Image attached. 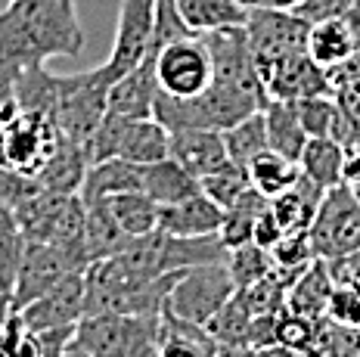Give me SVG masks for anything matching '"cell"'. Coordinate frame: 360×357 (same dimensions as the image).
<instances>
[{
	"label": "cell",
	"mask_w": 360,
	"mask_h": 357,
	"mask_svg": "<svg viewBox=\"0 0 360 357\" xmlns=\"http://www.w3.org/2000/svg\"><path fill=\"white\" fill-rule=\"evenodd\" d=\"M84 28L75 0H10L0 6V72L16 75L56 56H81Z\"/></svg>",
	"instance_id": "obj_1"
},
{
	"label": "cell",
	"mask_w": 360,
	"mask_h": 357,
	"mask_svg": "<svg viewBox=\"0 0 360 357\" xmlns=\"http://www.w3.org/2000/svg\"><path fill=\"white\" fill-rule=\"evenodd\" d=\"M162 314H84L75 326L72 345L90 357H153L159 348Z\"/></svg>",
	"instance_id": "obj_2"
},
{
	"label": "cell",
	"mask_w": 360,
	"mask_h": 357,
	"mask_svg": "<svg viewBox=\"0 0 360 357\" xmlns=\"http://www.w3.org/2000/svg\"><path fill=\"white\" fill-rule=\"evenodd\" d=\"M109 87L112 78L103 72V65L78 75H56V124L63 137L87 146L109 112Z\"/></svg>",
	"instance_id": "obj_3"
},
{
	"label": "cell",
	"mask_w": 360,
	"mask_h": 357,
	"mask_svg": "<svg viewBox=\"0 0 360 357\" xmlns=\"http://www.w3.org/2000/svg\"><path fill=\"white\" fill-rule=\"evenodd\" d=\"M307 233H311L314 255L323 261L360 249V199L354 187L335 183L333 190H326Z\"/></svg>",
	"instance_id": "obj_4"
},
{
	"label": "cell",
	"mask_w": 360,
	"mask_h": 357,
	"mask_svg": "<svg viewBox=\"0 0 360 357\" xmlns=\"http://www.w3.org/2000/svg\"><path fill=\"white\" fill-rule=\"evenodd\" d=\"M233 292H236V283L230 277L227 261L196 264V267H186L174 280L165 308L184 320L208 326V320L230 301Z\"/></svg>",
	"instance_id": "obj_5"
},
{
	"label": "cell",
	"mask_w": 360,
	"mask_h": 357,
	"mask_svg": "<svg viewBox=\"0 0 360 357\" xmlns=\"http://www.w3.org/2000/svg\"><path fill=\"white\" fill-rule=\"evenodd\" d=\"M155 75H159V87L168 96H199L212 84L214 65L208 44L202 34H186V38L168 41L165 47L155 50Z\"/></svg>",
	"instance_id": "obj_6"
},
{
	"label": "cell",
	"mask_w": 360,
	"mask_h": 357,
	"mask_svg": "<svg viewBox=\"0 0 360 357\" xmlns=\"http://www.w3.org/2000/svg\"><path fill=\"white\" fill-rule=\"evenodd\" d=\"M155 41V0H122L115 22V38H112L109 59L103 63V72L118 81L131 69L149 56Z\"/></svg>",
	"instance_id": "obj_7"
},
{
	"label": "cell",
	"mask_w": 360,
	"mask_h": 357,
	"mask_svg": "<svg viewBox=\"0 0 360 357\" xmlns=\"http://www.w3.org/2000/svg\"><path fill=\"white\" fill-rule=\"evenodd\" d=\"M84 267L87 264L78 252H69L56 242H25L19 273H16V286H13V295H10L13 311L25 308L28 301L44 295L63 277H69L72 271H84Z\"/></svg>",
	"instance_id": "obj_8"
},
{
	"label": "cell",
	"mask_w": 360,
	"mask_h": 357,
	"mask_svg": "<svg viewBox=\"0 0 360 357\" xmlns=\"http://www.w3.org/2000/svg\"><path fill=\"white\" fill-rule=\"evenodd\" d=\"M255 65H258L267 100L295 103V100H304V96L333 93L329 72L320 63H314L307 50L286 53V56H270V59H255Z\"/></svg>",
	"instance_id": "obj_9"
},
{
	"label": "cell",
	"mask_w": 360,
	"mask_h": 357,
	"mask_svg": "<svg viewBox=\"0 0 360 357\" xmlns=\"http://www.w3.org/2000/svg\"><path fill=\"white\" fill-rule=\"evenodd\" d=\"M245 34H249L255 59L270 56H286L307 50V34L311 25L298 19L292 10H261L249 6V19H245Z\"/></svg>",
	"instance_id": "obj_10"
},
{
	"label": "cell",
	"mask_w": 360,
	"mask_h": 357,
	"mask_svg": "<svg viewBox=\"0 0 360 357\" xmlns=\"http://www.w3.org/2000/svg\"><path fill=\"white\" fill-rule=\"evenodd\" d=\"M22 320L34 330H65L78 326V320L87 314V292H84V271H72L56 286H50L44 295L19 308Z\"/></svg>",
	"instance_id": "obj_11"
},
{
	"label": "cell",
	"mask_w": 360,
	"mask_h": 357,
	"mask_svg": "<svg viewBox=\"0 0 360 357\" xmlns=\"http://www.w3.org/2000/svg\"><path fill=\"white\" fill-rule=\"evenodd\" d=\"M159 75H155V47L137 69L112 81L109 87V112L124 118H153L155 100H159Z\"/></svg>",
	"instance_id": "obj_12"
},
{
	"label": "cell",
	"mask_w": 360,
	"mask_h": 357,
	"mask_svg": "<svg viewBox=\"0 0 360 357\" xmlns=\"http://www.w3.org/2000/svg\"><path fill=\"white\" fill-rule=\"evenodd\" d=\"M75 339V326L65 330H34L19 311L0 326V357H63Z\"/></svg>",
	"instance_id": "obj_13"
},
{
	"label": "cell",
	"mask_w": 360,
	"mask_h": 357,
	"mask_svg": "<svg viewBox=\"0 0 360 357\" xmlns=\"http://www.w3.org/2000/svg\"><path fill=\"white\" fill-rule=\"evenodd\" d=\"M221 221L224 205H217L205 193L159 208V230L174 236H212L221 230Z\"/></svg>",
	"instance_id": "obj_14"
},
{
	"label": "cell",
	"mask_w": 360,
	"mask_h": 357,
	"mask_svg": "<svg viewBox=\"0 0 360 357\" xmlns=\"http://www.w3.org/2000/svg\"><path fill=\"white\" fill-rule=\"evenodd\" d=\"M171 159L180 162L190 174L205 177L208 171L227 162V146H224L221 131L208 128H180L171 131Z\"/></svg>",
	"instance_id": "obj_15"
},
{
	"label": "cell",
	"mask_w": 360,
	"mask_h": 357,
	"mask_svg": "<svg viewBox=\"0 0 360 357\" xmlns=\"http://www.w3.org/2000/svg\"><path fill=\"white\" fill-rule=\"evenodd\" d=\"M168 152H171V131L159 118H124L122 134H118L115 159L153 165V162L168 159Z\"/></svg>",
	"instance_id": "obj_16"
},
{
	"label": "cell",
	"mask_w": 360,
	"mask_h": 357,
	"mask_svg": "<svg viewBox=\"0 0 360 357\" xmlns=\"http://www.w3.org/2000/svg\"><path fill=\"white\" fill-rule=\"evenodd\" d=\"M217 351H221V342L208 332V326L171 314L168 308L162 311L155 357H217Z\"/></svg>",
	"instance_id": "obj_17"
},
{
	"label": "cell",
	"mask_w": 360,
	"mask_h": 357,
	"mask_svg": "<svg viewBox=\"0 0 360 357\" xmlns=\"http://www.w3.org/2000/svg\"><path fill=\"white\" fill-rule=\"evenodd\" d=\"M333 289H335V283H333V273H329L326 261L323 258H314V261L292 280V286L286 292V311L311 317V320H323L329 299H333Z\"/></svg>",
	"instance_id": "obj_18"
},
{
	"label": "cell",
	"mask_w": 360,
	"mask_h": 357,
	"mask_svg": "<svg viewBox=\"0 0 360 357\" xmlns=\"http://www.w3.org/2000/svg\"><path fill=\"white\" fill-rule=\"evenodd\" d=\"M87 168H90L87 146L63 137L53 155L37 171L34 181L41 183V190H50V193H78L87 177Z\"/></svg>",
	"instance_id": "obj_19"
},
{
	"label": "cell",
	"mask_w": 360,
	"mask_h": 357,
	"mask_svg": "<svg viewBox=\"0 0 360 357\" xmlns=\"http://www.w3.org/2000/svg\"><path fill=\"white\" fill-rule=\"evenodd\" d=\"M131 190H143V165L127 159H106L87 168L78 196L84 202H100V199H112Z\"/></svg>",
	"instance_id": "obj_20"
},
{
	"label": "cell",
	"mask_w": 360,
	"mask_h": 357,
	"mask_svg": "<svg viewBox=\"0 0 360 357\" xmlns=\"http://www.w3.org/2000/svg\"><path fill=\"white\" fill-rule=\"evenodd\" d=\"M87 218H84V258L90 261H100V258L118 255L127 245L134 242V236H127L118 221L112 218L106 202H84Z\"/></svg>",
	"instance_id": "obj_21"
},
{
	"label": "cell",
	"mask_w": 360,
	"mask_h": 357,
	"mask_svg": "<svg viewBox=\"0 0 360 357\" xmlns=\"http://www.w3.org/2000/svg\"><path fill=\"white\" fill-rule=\"evenodd\" d=\"M177 13L193 34L245 25V19H249L245 0H177Z\"/></svg>",
	"instance_id": "obj_22"
},
{
	"label": "cell",
	"mask_w": 360,
	"mask_h": 357,
	"mask_svg": "<svg viewBox=\"0 0 360 357\" xmlns=\"http://www.w3.org/2000/svg\"><path fill=\"white\" fill-rule=\"evenodd\" d=\"M143 193L153 196L159 205H171L180 202V199H190L202 193V183L196 174H190L180 162L168 159L153 162V165H143Z\"/></svg>",
	"instance_id": "obj_23"
},
{
	"label": "cell",
	"mask_w": 360,
	"mask_h": 357,
	"mask_svg": "<svg viewBox=\"0 0 360 357\" xmlns=\"http://www.w3.org/2000/svg\"><path fill=\"white\" fill-rule=\"evenodd\" d=\"M264 122H267V143L274 152L286 155V159L298 162L304 143H307V131L298 118L295 103L289 100H267L264 106Z\"/></svg>",
	"instance_id": "obj_24"
},
{
	"label": "cell",
	"mask_w": 360,
	"mask_h": 357,
	"mask_svg": "<svg viewBox=\"0 0 360 357\" xmlns=\"http://www.w3.org/2000/svg\"><path fill=\"white\" fill-rule=\"evenodd\" d=\"M323 193H326L323 187H317V183L307 181L302 174L286 193L270 199V208H274L276 221L283 224L286 233H292V230H307L314 214H317V205H320V199H323Z\"/></svg>",
	"instance_id": "obj_25"
},
{
	"label": "cell",
	"mask_w": 360,
	"mask_h": 357,
	"mask_svg": "<svg viewBox=\"0 0 360 357\" xmlns=\"http://www.w3.org/2000/svg\"><path fill=\"white\" fill-rule=\"evenodd\" d=\"M342 155L345 143L335 137H307L302 155H298V168L307 181H314L317 187L333 190L335 183H342Z\"/></svg>",
	"instance_id": "obj_26"
},
{
	"label": "cell",
	"mask_w": 360,
	"mask_h": 357,
	"mask_svg": "<svg viewBox=\"0 0 360 357\" xmlns=\"http://www.w3.org/2000/svg\"><path fill=\"white\" fill-rule=\"evenodd\" d=\"M298 118H302L307 137H335L342 143L351 140V124L342 115L335 93H320V96H304L295 100Z\"/></svg>",
	"instance_id": "obj_27"
},
{
	"label": "cell",
	"mask_w": 360,
	"mask_h": 357,
	"mask_svg": "<svg viewBox=\"0 0 360 357\" xmlns=\"http://www.w3.org/2000/svg\"><path fill=\"white\" fill-rule=\"evenodd\" d=\"M100 202L109 205L112 218L118 221V227L124 230L127 236H146L153 230H159V202L153 196H146L143 190H131V193H118L112 199H100Z\"/></svg>",
	"instance_id": "obj_28"
},
{
	"label": "cell",
	"mask_w": 360,
	"mask_h": 357,
	"mask_svg": "<svg viewBox=\"0 0 360 357\" xmlns=\"http://www.w3.org/2000/svg\"><path fill=\"white\" fill-rule=\"evenodd\" d=\"M267 205H270V199L261 196V193L255 190V187L245 190L233 205L224 208V221H221V230H217L221 242L227 245V249H239V245L252 242L255 224H258L261 212H264Z\"/></svg>",
	"instance_id": "obj_29"
},
{
	"label": "cell",
	"mask_w": 360,
	"mask_h": 357,
	"mask_svg": "<svg viewBox=\"0 0 360 357\" xmlns=\"http://www.w3.org/2000/svg\"><path fill=\"white\" fill-rule=\"evenodd\" d=\"M245 168H249L252 187L258 190L261 196H267V199L286 193L292 183L302 177V168H298V162H292V159H286V155H280V152H274V150L258 152Z\"/></svg>",
	"instance_id": "obj_30"
},
{
	"label": "cell",
	"mask_w": 360,
	"mask_h": 357,
	"mask_svg": "<svg viewBox=\"0 0 360 357\" xmlns=\"http://www.w3.org/2000/svg\"><path fill=\"white\" fill-rule=\"evenodd\" d=\"M307 53H311L314 63L323 65V69H333V65L345 63V59L354 53V44H351V34H348V28H345V22L329 19V22L311 25V34H307Z\"/></svg>",
	"instance_id": "obj_31"
},
{
	"label": "cell",
	"mask_w": 360,
	"mask_h": 357,
	"mask_svg": "<svg viewBox=\"0 0 360 357\" xmlns=\"http://www.w3.org/2000/svg\"><path fill=\"white\" fill-rule=\"evenodd\" d=\"M224 134V146H227V159L239 162V165H249L258 152L270 150L267 143V122H264V109L245 115L243 122H236L233 128L221 131Z\"/></svg>",
	"instance_id": "obj_32"
},
{
	"label": "cell",
	"mask_w": 360,
	"mask_h": 357,
	"mask_svg": "<svg viewBox=\"0 0 360 357\" xmlns=\"http://www.w3.org/2000/svg\"><path fill=\"white\" fill-rule=\"evenodd\" d=\"M202 183V193L212 196L217 205H233L245 190H252V177H249V168L239 165V162L227 159L224 165H217L214 171H208L205 177H199Z\"/></svg>",
	"instance_id": "obj_33"
},
{
	"label": "cell",
	"mask_w": 360,
	"mask_h": 357,
	"mask_svg": "<svg viewBox=\"0 0 360 357\" xmlns=\"http://www.w3.org/2000/svg\"><path fill=\"white\" fill-rule=\"evenodd\" d=\"M227 267H230V277H233L236 289H243V286H252V283L270 277V273L276 271V261L267 249H261V245H255V242H245V245H239V249H230Z\"/></svg>",
	"instance_id": "obj_34"
},
{
	"label": "cell",
	"mask_w": 360,
	"mask_h": 357,
	"mask_svg": "<svg viewBox=\"0 0 360 357\" xmlns=\"http://www.w3.org/2000/svg\"><path fill=\"white\" fill-rule=\"evenodd\" d=\"M317 326H320V320L292 314V311L283 308L280 314H276L274 339H276V345H286L298 354H307L314 348V342H317Z\"/></svg>",
	"instance_id": "obj_35"
},
{
	"label": "cell",
	"mask_w": 360,
	"mask_h": 357,
	"mask_svg": "<svg viewBox=\"0 0 360 357\" xmlns=\"http://www.w3.org/2000/svg\"><path fill=\"white\" fill-rule=\"evenodd\" d=\"M276 267H307L314 261V245H311V233L307 230H292V233H283V240L270 249Z\"/></svg>",
	"instance_id": "obj_36"
},
{
	"label": "cell",
	"mask_w": 360,
	"mask_h": 357,
	"mask_svg": "<svg viewBox=\"0 0 360 357\" xmlns=\"http://www.w3.org/2000/svg\"><path fill=\"white\" fill-rule=\"evenodd\" d=\"M326 320L339 326H348V330H360V292L348 286H335L333 299H329L326 308Z\"/></svg>",
	"instance_id": "obj_37"
},
{
	"label": "cell",
	"mask_w": 360,
	"mask_h": 357,
	"mask_svg": "<svg viewBox=\"0 0 360 357\" xmlns=\"http://www.w3.org/2000/svg\"><path fill=\"white\" fill-rule=\"evenodd\" d=\"M348 6H351V0H302L292 13H295L298 19H304L307 25H317V22L342 19Z\"/></svg>",
	"instance_id": "obj_38"
},
{
	"label": "cell",
	"mask_w": 360,
	"mask_h": 357,
	"mask_svg": "<svg viewBox=\"0 0 360 357\" xmlns=\"http://www.w3.org/2000/svg\"><path fill=\"white\" fill-rule=\"evenodd\" d=\"M329 273H333V283L335 286H348V289H357L360 292V249L348 252L342 258H333L326 261Z\"/></svg>",
	"instance_id": "obj_39"
},
{
	"label": "cell",
	"mask_w": 360,
	"mask_h": 357,
	"mask_svg": "<svg viewBox=\"0 0 360 357\" xmlns=\"http://www.w3.org/2000/svg\"><path fill=\"white\" fill-rule=\"evenodd\" d=\"M283 233H286V230H283V224L280 221H276V214H274V208H264V212H261V218H258V224H255V236H252V242L255 245H261V249H274L276 242L283 240Z\"/></svg>",
	"instance_id": "obj_40"
},
{
	"label": "cell",
	"mask_w": 360,
	"mask_h": 357,
	"mask_svg": "<svg viewBox=\"0 0 360 357\" xmlns=\"http://www.w3.org/2000/svg\"><path fill=\"white\" fill-rule=\"evenodd\" d=\"M335 100H339V109L342 115L348 118L351 131L360 124V81H348V84H339L335 87Z\"/></svg>",
	"instance_id": "obj_41"
},
{
	"label": "cell",
	"mask_w": 360,
	"mask_h": 357,
	"mask_svg": "<svg viewBox=\"0 0 360 357\" xmlns=\"http://www.w3.org/2000/svg\"><path fill=\"white\" fill-rule=\"evenodd\" d=\"M342 183H348V187H360V143H345Z\"/></svg>",
	"instance_id": "obj_42"
},
{
	"label": "cell",
	"mask_w": 360,
	"mask_h": 357,
	"mask_svg": "<svg viewBox=\"0 0 360 357\" xmlns=\"http://www.w3.org/2000/svg\"><path fill=\"white\" fill-rule=\"evenodd\" d=\"M326 72H329V81H333V91L339 84H348V81H360V50H357V53H351L345 63L326 69Z\"/></svg>",
	"instance_id": "obj_43"
},
{
	"label": "cell",
	"mask_w": 360,
	"mask_h": 357,
	"mask_svg": "<svg viewBox=\"0 0 360 357\" xmlns=\"http://www.w3.org/2000/svg\"><path fill=\"white\" fill-rule=\"evenodd\" d=\"M345 28H348V34H351V44H354V53L360 50V0H351V6L345 10Z\"/></svg>",
	"instance_id": "obj_44"
},
{
	"label": "cell",
	"mask_w": 360,
	"mask_h": 357,
	"mask_svg": "<svg viewBox=\"0 0 360 357\" xmlns=\"http://www.w3.org/2000/svg\"><path fill=\"white\" fill-rule=\"evenodd\" d=\"M255 357H302L298 351H292V348L286 345H261V348H255Z\"/></svg>",
	"instance_id": "obj_45"
},
{
	"label": "cell",
	"mask_w": 360,
	"mask_h": 357,
	"mask_svg": "<svg viewBox=\"0 0 360 357\" xmlns=\"http://www.w3.org/2000/svg\"><path fill=\"white\" fill-rule=\"evenodd\" d=\"M302 0H245V6H261V10H295Z\"/></svg>",
	"instance_id": "obj_46"
},
{
	"label": "cell",
	"mask_w": 360,
	"mask_h": 357,
	"mask_svg": "<svg viewBox=\"0 0 360 357\" xmlns=\"http://www.w3.org/2000/svg\"><path fill=\"white\" fill-rule=\"evenodd\" d=\"M217 357H255V348L252 345H221Z\"/></svg>",
	"instance_id": "obj_47"
},
{
	"label": "cell",
	"mask_w": 360,
	"mask_h": 357,
	"mask_svg": "<svg viewBox=\"0 0 360 357\" xmlns=\"http://www.w3.org/2000/svg\"><path fill=\"white\" fill-rule=\"evenodd\" d=\"M13 314V304H10V295L6 292H0V326L6 323V317Z\"/></svg>",
	"instance_id": "obj_48"
},
{
	"label": "cell",
	"mask_w": 360,
	"mask_h": 357,
	"mask_svg": "<svg viewBox=\"0 0 360 357\" xmlns=\"http://www.w3.org/2000/svg\"><path fill=\"white\" fill-rule=\"evenodd\" d=\"M63 357H90V354H84V351H81V348L69 345V348H65V354H63Z\"/></svg>",
	"instance_id": "obj_49"
},
{
	"label": "cell",
	"mask_w": 360,
	"mask_h": 357,
	"mask_svg": "<svg viewBox=\"0 0 360 357\" xmlns=\"http://www.w3.org/2000/svg\"><path fill=\"white\" fill-rule=\"evenodd\" d=\"M354 193H357V199H360V187H354Z\"/></svg>",
	"instance_id": "obj_50"
},
{
	"label": "cell",
	"mask_w": 360,
	"mask_h": 357,
	"mask_svg": "<svg viewBox=\"0 0 360 357\" xmlns=\"http://www.w3.org/2000/svg\"><path fill=\"white\" fill-rule=\"evenodd\" d=\"M4 4H10V0H0V6H4Z\"/></svg>",
	"instance_id": "obj_51"
}]
</instances>
